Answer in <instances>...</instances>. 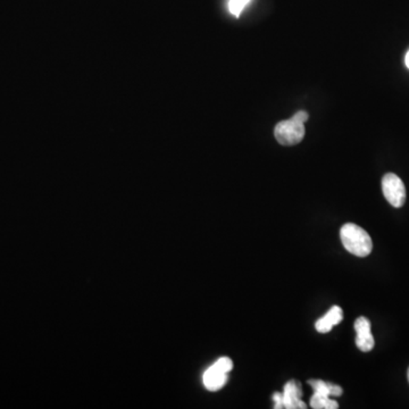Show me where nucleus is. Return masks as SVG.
<instances>
[{
	"mask_svg": "<svg viewBox=\"0 0 409 409\" xmlns=\"http://www.w3.org/2000/svg\"><path fill=\"white\" fill-rule=\"evenodd\" d=\"M303 390L301 384L298 381L288 382L284 387L283 393V407L287 409H305L307 408L306 404L301 400Z\"/></svg>",
	"mask_w": 409,
	"mask_h": 409,
	"instance_id": "nucleus-5",
	"label": "nucleus"
},
{
	"mask_svg": "<svg viewBox=\"0 0 409 409\" xmlns=\"http://www.w3.org/2000/svg\"><path fill=\"white\" fill-rule=\"evenodd\" d=\"M310 407L314 409H338L339 404L328 395L314 393L310 398Z\"/></svg>",
	"mask_w": 409,
	"mask_h": 409,
	"instance_id": "nucleus-9",
	"label": "nucleus"
},
{
	"mask_svg": "<svg viewBox=\"0 0 409 409\" xmlns=\"http://www.w3.org/2000/svg\"><path fill=\"white\" fill-rule=\"evenodd\" d=\"M382 190L390 205H393L395 208L404 206L406 201V188L398 176L393 173L385 174L382 178Z\"/></svg>",
	"mask_w": 409,
	"mask_h": 409,
	"instance_id": "nucleus-3",
	"label": "nucleus"
},
{
	"mask_svg": "<svg viewBox=\"0 0 409 409\" xmlns=\"http://www.w3.org/2000/svg\"><path fill=\"white\" fill-rule=\"evenodd\" d=\"M251 0H230L228 1V11L231 14H233L234 16L239 17L240 14H241V11H243L246 6L249 4Z\"/></svg>",
	"mask_w": 409,
	"mask_h": 409,
	"instance_id": "nucleus-10",
	"label": "nucleus"
},
{
	"mask_svg": "<svg viewBox=\"0 0 409 409\" xmlns=\"http://www.w3.org/2000/svg\"><path fill=\"white\" fill-rule=\"evenodd\" d=\"M405 63H406V66L409 69V51L408 53H407L406 59H405Z\"/></svg>",
	"mask_w": 409,
	"mask_h": 409,
	"instance_id": "nucleus-13",
	"label": "nucleus"
},
{
	"mask_svg": "<svg viewBox=\"0 0 409 409\" xmlns=\"http://www.w3.org/2000/svg\"><path fill=\"white\" fill-rule=\"evenodd\" d=\"M308 384L314 390V393H318V395L340 397L343 393V388L340 385L328 383V382L322 381V380H309Z\"/></svg>",
	"mask_w": 409,
	"mask_h": 409,
	"instance_id": "nucleus-8",
	"label": "nucleus"
},
{
	"mask_svg": "<svg viewBox=\"0 0 409 409\" xmlns=\"http://www.w3.org/2000/svg\"><path fill=\"white\" fill-rule=\"evenodd\" d=\"M341 243L345 251L357 257H366L372 253L373 241L364 228L354 223H347L340 231Z\"/></svg>",
	"mask_w": 409,
	"mask_h": 409,
	"instance_id": "nucleus-1",
	"label": "nucleus"
},
{
	"mask_svg": "<svg viewBox=\"0 0 409 409\" xmlns=\"http://www.w3.org/2000/svg\"><path fill=\"white\" fill-rule=\"evenodd\" d=\"M215 366L220 368L223 372L228 373L230 370L233 368V363H232L231 359L228 358V357H222V358L218 359V362L215 363Z\"/></svg>",
	"mask_w": 409,
	"mask_h": 409,
	"instance_id": "nucleus-11",
	"label": "nucleus"
},
{
	"mask_svg": "<svg viewBox=\"0 0 409 409\" xmlns=\"http://www.w3.org/2000/svg\"><path fill=\"white\" fill-rule=\"evenodd\" d=\"M309 115L306 111H301L289 120L278 123L274 130V136L278 143L282 146H295L303 141L305 136V123Z\"/></svg>",
	"mask_w": 409,
	"mask_h": 409,
	"instance_id": "nucleus-2",
	"label": "nucleus"
},
{
	"mask_svg": "<svg viewBox=\"0 0 409 409\" xmlns=\"http://www.w3.org/2000/svg\"><path fill=\"white\" fill-rule=\"evenodd\" d=\"M343 320V309L340 308L339 306H333L324 315L323 318L316 320L315 328L320 333H328V332L331 331L333 326L338 325Z\"/></svg>",
	"mask_w": 409,
	"mask_h": 409,
	"instance_id": "nucleus-6",
	"label": "nucleus"
},
{
	"mask_svg": "<svg viewBox=\"0 0 409 409\" xmlns=\"http://www.w3.org/2000/svg\"><path fill=\"white\" fill-rule=\"evenodd\" d=\"M203 381L209 391H218L228 382V373L213 365L203 374Z\"/></svg>",
	"mask_w": 409,
	"mask_h": 409,
	"instance_id": "nucleus-7",
	"label": "nucleus"
},
{
	"mask_svg": "<svg viewBox=\"0 0 409 409\" xmlns=\"http://www.w3.org/2000/svg\"><path fill=\"white\" fill-rule=\"evenodd\" d=\"M273 400L276 403L274 405V408L276 409H282L284 408L283 407V397H282V393H276L273 395Z\"/></svg>",
	"mask_w": 409,
	"mask_h": 409,
	"instance_id": "nucleus-12",
	"label": "nucleus"
},
{
	"mask_svg": "<svg viewBox=\"0 0 409 409\" xmlns=\"http://www.w3.org/2000/svg\"><path fill=\"white\" fill-rule=\"evenodd\" d=\"M354 326L357 333L356 345L359 350L364 351V353L372 350L375 345V341L372 335L370 320L362 316V318H357Z\"/></svg>",
	"mask_w": 409,
	"mask_h": 409,
	"instance_id": "nucleus-4",
	"label": "nucleus"
},
{
	"mask_svg": "<svg viewBox=\"0 0 409 409\" xmlns=\"http://www.w3.org/2000/svg\"><path fill=\"white\" fill-rule=\"evenodd\" d=\"M408 381H409V368H408Z\"/></svg>",
	"mask_w": 409,
	"mask_h": 409,
	"instance_id": "nucleus-14",
	"label": "nucleus"
}]
</instances>
